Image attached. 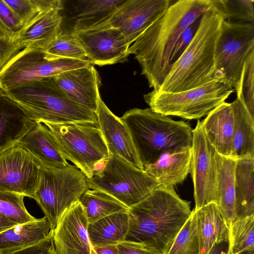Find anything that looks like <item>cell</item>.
Returning a JSON list of instances; mask_svg holds the SVG:
<instances>
[{
  "label": "cell",
  "instance_id": "6da1fadb",
  "mask_svg": "<svg viewBox=\"0 0 254 254\" xmlns=\"http://www.w3.org/2000/svg\"><path fill=\"white\" fill-rule=\"evenodd\" d=\"M212 6L211 0H171L165 12L130 46L149 86L158 90L170 68L174 47L183 31Z\"/></svg>",
  "mask_w": 254,
  "mask_h": 254
},
{
  "label": "cell",
  "instance_id": "7a4b0ae2",
  "mask_svg": "<svg viewBox=\"0 0 254 254\" xmlns=\"http://www.w3.org/2000/svg\"><path fill=\"white\" fill-rule=\"evenodd\" d=\"M191 213L190 202L181 198L173 187L157 186L128 209L125 240L166 254Z\"/></svg>",
  "mask_w": 254,
  "mask_h": 254
},
{
  "label": "cell",
  "instance_id": "3957f363",
  "mask_svg": "<svg viewBox=\"0 0 254 254\" xmlns=\"http://www.w3.org/2000/svg\"><path fill=\"white\" fill-rule=\"evenodd\" d=\"M223 21L222 15L212 4L202 14L192 40L171 65L157 91L179 92L202 86L214 79H221L216 75L215 51Z\"/></svg>",
  "mask_w": 254,
  "mask_h": 254
},
{
  "label": "cell",
  "instance_id": "277c9868",
  "mask_svg": "<svg viewBox=\"0 0 254 254\" xmlns=\"http://www.w3.org/2000/svg\"><path fill=\"white\" fill-rule=\"evenodd\" d=\"M130 135L143 170L161 155L191 148L192 129L182 121H174L150 108H134L120 118Z\"/></svg>",
  "mask_w": 254,
  "mask_h": 254
},
{
  "label": "cell",
  "instance_id": "5b68a950",
  "mask_svg": "<svg viewBox=\"0 0 254 254\" xmlns=\"http://www.w3.org/2000/svg\"><path fill=\"white\" fill-rule=\"evenodd\" d=\"M3 91L37 122H97L96 113L69 99L58 85L54 76Z\"/></svg>",
  "mask_w": 254,
  "mask_h": 254
},
{
  "label": "cell",
  "instance_id": "8992f818",
  "mask_svg": "<svg viewBox=\"0 0 254 254\" xmlns=\"http://www.w3.org/2000/svg\"><path fill=\"white\" fill-rule=\"evenodd\" d=\"M42 123L52 133L63 157L88 179L110 156L97 122Z\"/></svg>",
  "mask_w": 254,
  "mask_h": 254
},
{
  "label": "cell",
  "instance_id": "52a82bcc",
  "mask_svg": "<svg viewBox=\"0 0 254 254\" xmlns=\"http://www.w3.org/2000/svg\"><path fill=\"white\" fill-rule=\"evenodd\" d=\"M234 89L221 79H214L202 86L179 92L153 90L144 99L153 111L164 116L198 119L225 102Z\"/></svg>",
  "mask_w": 254,
  "mask_h": 254
},
{
  "label": "cell",
  "instance_id": "ba28073f",
  "mask_svg": "<svg viewBox=\"0 0 254 254\" xmlns=\"http://www.w3.org/2000/svg\"><path fill=\"white\" fill-rule=\"evenodd\" d=\"M88 189V178L75 165L68 164L62 168L41 167L34 200L49 222L51 232L66 210Z\"/></svg>",
  "mask_w": 254,
  "mask_h": 254
},
{
  "label": "cell",
  "instance_id": "9c48e42d",
  "mask_svg": "<svg viewBox=\"0 0 254 254\" xmlns=\"http://www.w3.org/2000/svg\"><path fill=\"white\" fill-rule=\"evenodd\" d=\"M89 188L106 192L128 208L148 195L157 183L144 170L110 155L103 167L88 179Z\"/></svg>",
  "mask_w": 254,
  "mask_h": 254
},
{
  "label": "cell",
  "instance_id": "30bf717a",
  "mask_svg": "<svg viewBox=\"0 0 254 254\" xmlns=\"http://www.w3.org/2000/svg\"><path fill=\"white\" fill-rule=\"evenodd\" d=\"M89 61L70 59H52L42 49L25 48L0 70V84L8 90L37 79L89 65Z\"/></svg>",
  "mask_w": 254,
  "mask_h": 254
},
{
  "label": "cell",
  "instance_id": "8fae6325",
  "mask_svg": "<svg viewBox=\"0 0 254 254\" xmlns=\"http://www.w3.org/2000/svg\"><path fill=\"white\" fill-rule=\"evenodd\" d=\"M254 50V23L223 21L215 51L217 77L235 89L244 64Z\"/></svg>",
  "mask_w": 254,
  "mask_h": 254
},
{
  "label": "cell",
  "instance_id": "7c38bea8",
  "mask_svg": "<svg viewBox=\"0 0 254 254\" xmlns=\"http://www.w3.org/2000/svg\"><path fill=\"white\" fill-rule=\"evenodd\" d=\"M215 151L204 134L202 122L198 120L192 130L190 172L193 183L195 209L216 202Z\"/></svg>",
  "mask_w": 254,
  "mask_h": 254
},
{
  "label": "cell",
  "instance_id": "4fadbf2b",
  "mask_svg": "<svg viewBox=\"0 0 254 254\" xmlns=\"http://www.w3.org/2000/svg\"><path fill=\"white\" fill-rule=\"evenodd\" d=\"M40 165L18 145L0 153V191L34 199L41 176Z\"/></svg>",
  "mask_w": 254,
  "mask_h": 254
},
{
  "label": "cell",
  "instance_id": "5bb4252c",
  "mask_svg": "<svg viewBox=\"0 0 254 254\" xmlns=\"http://www.w3.org/2000/svg\"><path fill=\"white\" fill-rule=\"evenodd\" d=\"M170 0H126L112 16L110 26L118 29L130 46L167 9Z\"/></svg>",
  "mask_w": 254,
  "mask_h": 254
},
{
  "label": "cell",
  "instance_id": "9a60e30c",
  "mask_svg": "<svg viewBox=\"0 0 254 254\" xmlns=\"http://www.w3.org/2000/svg\"><path fill=\"white\" fill-rule=\"evenodd\" d=\"M73 32L91 64L103 66L127 61L129 46L118 29L109 26Z\"/></svg>",
  "mask_w": 254,
  "mask_h": 254
},
{
  "label": "cell",
  "instance_id": "2e32d148",
  "mask_svg": "<svg viewBox=\"0 0 254 254\" xmlns=\"http://www.w3.org/2000/svg\"><path fill=\"white\" fill-rule=\"evenodd\" d=\"M88 221L78 200L64 213L51 232L57 254H91Z\"/></svg>",
  "mask_w": 254,
  "mask_h": 254
},
{
  "label": "cell",
  "instance_id": "e0dca14e",
  "mask_svg": "<svg viewBox=\"0 0 254 254\" xmlns=\"http://www.w3.org/2000/svg\"><path fill=\"white\" fill-rule=\"evenodd\" d=\"M65 95L80 106L96 113L101 98V82L93 64L62 72L54 76Z\"/></svg>",
  "mask_w": 254,
  "mask_h": 254
},
{
  "label": "cell",
  "instance_id": "ac0fdd59",
  "mask_svg": "<svg viewBox=\"0 0 254 254\" xmlns=\"http://www.w3.org/2000/svg\"><path fill=\"white\" fill-rule=\"evenodd\" d=\"M96 114L110 155L119 157L136 168L143 170L127 127L121 119L110 110L101 98Z\"/></svg>",
  "mask_w": 254,
  "mask_h": 254
},
{
  "label": "cell",
  "instance_id": "d6986e66",
  "mask_svg": "<svg viewBox=\"0 0 254 254\" xmlns=\"http://www.w3.org/2000/svg\"><path fill=\"white\" fill-rule=\"evenodd\" d=\"M37 122L0 89V153L16 145Z\"/></svg>",
  "mask_w": 254,
  "mask_h": 254
},
{
  "label": "cell",
  "instance_id": "ffe728a7",
  "mask_svg": "<svg viewBox=\"0 0 254 254\" xmlns=\"http://www.w3.org/2000/svg\"><path fill=\"white\" fill-rule=\"evenodd\" d=\"M60 10L39 12L18 33L16 39L21 49L30 47L45 51L62 33Z\"/></svg>",
  "mask_w": 254,
  "mask_h": 254
},
{
  "label": "cell",
  "instance_id": "44dd1931",
  "mask_svg": "<svg viewBox=\"0 0 254 254\" xmlns=\"http://www.w3.org/2000/svg\"><path fill=\"white\" fill-rule=\"evenodd\" d=\"M16 144L23 148L41 167L62 168L68 164L52 133L41 123L37 122Z\"/></svg>",
  "mask_w": 254,
  "mask_h": 254
},
{
  "label": "cell",
  "instance_id": "7402d4cb",
  "mask_svg": "<svg viewBox=\"0 0 254 254\" xmlns=\"http://www.w3.org/2000/svg\"><path fill=\"white\" fill-rule=\"evenodd\" d=\"M201 122L204 134L216 152L231 158L234 124L231 103L223 102L211 111Z\"/></svg>",
  "mask_w": 254,
  "mask_h": 254
},
{
  "label": "cell",
  "instance_id": "603a6c76",
  "mask_svg": "<svg viewBox=\"0 0 254 254\" xmlns=\"http://www.w3.org/2000/svg\"><path fill=\"white\" fill-rule=\"evenodd\" d=\"M51 232L47 219L43 218L14 226L0 233V254H10L38 244Z\"/></svg>",
  "mask_w": 254,
  "mask_h": 254
},
{
  "label": "cell",
  "instance_id": "cb8c5ba5",
  "mask_svg": "<svg viewBox=\"0 0 254 254\" xmlns=\"http://www.w3.org/2000/svg\"><path fill=\"white\" fill-rule=\"evenodd\" d=\"M126 0H81L76 1L73 32L86 31L110 26V20Z\"/></svg>",
  "mask_w": 254,
  "mask_h": 254
},
{
  "label": "cell",
  "instance_id": "d4e9b609",
  "mask_svg": "<svg viewBox=\"0 0 254 254\" xmlns=\"http://www.w3.org/2000/svg\"><path fill=\"white\" fill-rule=\"evenodd\" d=\"M199 245V254H206L217 242L229 240L228 225L216 204L193 209Z\"/></svg>",
  "mask_w": 254,
  "mask_h": 254
},
{
  "label": "cell",
  "instance_id": "484cf974",
  "mask_svg": "<svg viewBox=\"0 0 254 254\" xmlns=\"http://www.w3.org/2000/svg\"><path fill=\"white\" fill-rule=\"evenodd\" d=\"M191 148L163 154L144 171L157 182L158 186L173 187L182 183L190 172Z\"/></svg>",
  "mask_w": 254,
  "mask_h": 254
},
{
  "label": "cell",
  "instance_id": "4316f807",
  "mask_svg": "<svg viewBox=\"0 0 254 254\" xmlns=\"http://www.w3.org/2000/svg\"><path fill=\"white\" fill-rule=\"evenodd\" d=\"M217 171L216 204L228 225L235 220V168L237 160L216 151Z\"/></svg>",
  "mask_w": 254,
  "mask_h": 254
},
{
  "label": "cell",
  "instance_id": "83f0119b",
  "mask_svg": "<svg viewBox=\"0 0 254 254\" xmlns=\"http://www.w3.org/2000/svg\"><path fill=\"white\" fill-rule=\"evenodd\" d=\"M235 190V220L254 215V157H245L237 160Z\"/></svg>",
  "mask_w": 254,
  "mask_h": 254
},
{
  "label": "cell",
  "instance_id": "f1b7e54d",
  "mask_svg": "<svg viewBox=\"0 0 254 254\" xmlns=\"http://www.w3.org/2000/svg\"><path fill=\"white\" fill-rule=\"evenodd\" d=\"M128 228L127 210L115 213L89 223L87 232L92 246L102 247L125 241Z\"/></svg>",
  "mask_w": 254,
  "mask_h": 254
},
{
  "label": "cell",
  "instance_id": "f546056e",
  "mask_svg": "<svg viewBox=\"0 0 254 254\" xmlns=\"http://www.w3.org/2000/svg\"><path fill=\"white\" fill-rule=\"evenodd\" d=\"M234 114L233 148L231 158L254 157V119L243 104L236 99L231 103Z\"/></svg>",
  "mask_w": 254,
  "mask_h": 254
},
{
  "label": "cell",
  "instance_id": "4dcf8cb0",
  "mask_svg": "<svg viewBox=\"0 0 254 254\" xmlns=\"http://www.w3.org/2000/svg\"><path fill=\"white\" fill-rule=\"evenodd\" d=\"M78 201L84 209L89 223L115 213L127 211L129 209L112 196L96 190L88 189Z\"/></svg>",
  "mask_w": 254,
  "mask_h": 254
},
{
  "label": "cell",
  "instance_id": "1f68e13d",
  "mask_svg": "<svg viewBox=\"0 0 254 254\" xmlns=\"http://www.w3.org/2000/svg\"><path fill=\"white\" fill-rule=\"evenodd\" d=\"M228 227L231 254L254 249V215L235 220Z\"/></svg>",
  "mask_w": 254,
  "mask_h": 254
},
{
  "label": "cell",
  "instance_id": "d6a6232c",
  "mask_svg": "<svg viewBox=\"0 0 254 254\" xmlns=\"http://www.w3.org/2000/svg\"><path fill=\"white\" fill-rule=\"evenodd\" d=\"M52 59H70L88 61L75 34L72 31L63 32L45 51Z\"/></svg>",
  "mask_w": 254,
  "mask_h": 254
},
{
  "label": "cell",
  "instance_id": "836d02e7",
  "mask_svg": "<svg viewBox=\"0 0 254 254\" xmlns=\"http://www.w3.org/2000/svg\"><path fill=\"white\" fill-rule=\"evenodd\" d=\"M254 0H211L212 5L224 20L242 23H254Z\"/></svg>",
  "mask_w": 254,
  "mask_h": 254
},
{
  "label": "cell",
  "instance_id": "e575fe53",
  "mask_svg": "<svg viewBox=\"0 0 254 254\" xmlns=\"http://www.w3.org/2000/svg\"><path fill=\"white\" fill-rule=\"evenodd\" d=\"M166 254H199V241L193 209Z\"/></svg>",
  "mask_w": 254,
  "mask_h": 254
},
{
  "label": "cell",
  "instance_id": "d590c367",
  "mask_svg": "<svg viewBox=\"0 0 254 254\" xmlns=\"http://www.w3.org/2000/svg\"><path fill=\"white\" fill-rule=\"evenodd\" d=\"M235 90L237 99L243 104L254 119V50L251 52L244 64Z\"/></svg>",
  "mask_w": 254,
  "mask_h": 254
},
{
  "label": "cell",
  "instance_id": "8d00e7d4",
  "mask_svg": "<svg viewBox=\"0 0 254 254\" xmlns=\"http://www.w3.org/2000/svg\"><path fill=\"white\" fill-rule=\"evenodd\" d=\"M24 197L19 193L0 191V214L17 224L37 220L27 210Z\"/></svg>",
  "mask_w": 254,
  "mask_h": 254
},
{
  "label": "cell",
  "instance_id": "74e56055",
  "mask_svg": "<svg viewBox=\"0 0 254 254\" xmlns=\"http://www.w3.org/2000/svg\"><path fill=\"white\" fill-rule=\"evenodd\" d=\"M21 50L16 36L0 22V70Z\"/></svg>",
  "mask_w": 254,
  "mask_h": 254
},
{
  "label": "cell",
  "instance_id": "f35d334b",
  "mask_svg": "<svg viewBox=\"0 0 254 254\" xmlns=\"http://www.w3.org/2000/svg\"><path fill=\"white\" fill-rule=\"evenodd\" d=\"M3 0L20 20L23 26L29 23L39 12H43L39 11L34 0Z\"/></svg>",
  "mask_w": 254,
  "mask_h": 254
},
{
  "label": "cell",
  "instance_id": "ab89813d",
  "mask_svg": "<svg viewBox=\"0 0 254 254\" xmlns=\"http://www.w3.org/2000/svg\"><path fill=\"white\" fill-rule=\"evenodd\" d=\"M201 16L189 25L180 36L171 55L170 66L179 59L191 42L199 25Z\"/></svg>",
  "mask_w": 254,
  "mask_h": 254
},
{
  "label": "cell",
  "instance_id": "60d3db41",
  "mask_svg": "<svg viewBox=\"0 0 254 254\" xmlns=\"http://www.w3.org/2000/svg\"><path fill=\"white\" fill-rule=\"evenodd\" d=\"M0 22L16 37L23 26L20 20L3 0H0Z\"/></svg>",
  "mask_w": 254,
  "mask_h": 254
},
{
  "label": "cell",
  "instance_id": "b9f144b4",
  "mask_svg": "<svg viewBox=\"0 0 254 254\" xmlns=\"http://www.w3.org/2000/svg\"><path fill=\"white\" fill-rule=\"evenodd\" d=\"M10 254H57L52 235H49L44 240L32 246Z\"/></svg>",
  "mask_w": 254,
  "mask_h": 254
},
{
  "label": "cell",
  "instance_id": "7bdbcfd3",
  "mask_svg": "<svg viewBox=\"0 0 254 254\" xmlns=\"http://www.w3.org/2000/svg\"><path fill=\"white\" fill-rule=\"evenodd\" d=\"M120 254H160L144 245L125 240L116 245Z\"/></svg>",
  "mask_w": 254,
  "mask_h": 254
},
{
  "label": "cell",
  "instance_id": "ee69618b",
  "mask_svg": "<svg viewBox=\"0 0 254 254\" xmlns=\"http://www.w3.org/2000/svg\"><path fill=\"white\" fill-rule=\"evenodd\" d=\"M206 254H231L229 240L217 242L211 248Z\"/></svg>",
  "mask_w": 254,
  "mask_h": 254
},
{
  "label": "cell",
  "instance_id": "f6af8a7d",
  "mask_svg": "<svg viewBox=\"0 0 254 254\" xmlns=\"http://www.w3.org/2000/svg\"><path fill=\"white\" fill-rule=\"evenodd\" d=\"M91 254H120L116 245L93 247Z\"/></svg>",
  "mask_w": 254,
  "mask_h": 254
},
{
  "label": "cell",
  "instance_id": "bcb514c9",
  "mask_svg": "<svg viewBox=\"0 0 254 254\" xmlns=\"http://www.w3.org/2000/svg\"><path fill=\"white\" fill-rule=\"evenodd\" d=\"M16 224H17L0 214V233Z\"/></svg>",
  "mask_w": 254,
  "mask_h": 254
},
{
  "label": "cell",
  "instance_id": "7dc6e473",
  "mask_svg": "<svg viewBox=\"0 0 254 254\" xmlns=\"http://www.w3.org/2000/svg\"><path fill=\"white\" fill-rule=\"evenodd\" d=\"M237 254H254V249L242 251Z\"/></svg>",
  "mask_w": 254,
  "mask_h": 254
},
{
  "label": "cell",
  "instance_id": "c3c4849f",
  "mask_svg": "<svg viewBox=\"0 0 254 254\" xmlns=\"http://www.w3.org/2000/svg\"><path fill=\"white\" fill-rule=\"evenodd\" d=\"M1 89V86H0V89Z\"/></svg>",
  "mask_w": 254,
  "mask_h": 254
}]
</instances>
